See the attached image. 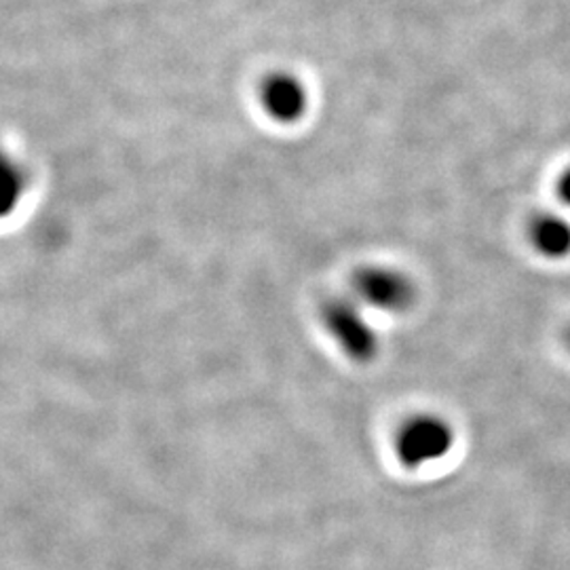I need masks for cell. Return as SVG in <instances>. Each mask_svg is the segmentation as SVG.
Wrapping results in <instances>:
<instances>
[{
  "label": "cell",
  "instance_id": "obj_1",
  "mask_svg": "<svg viewBox=\"0 0 570 570\" xmlns=\"http://www.w3.org/2000/svg\"><path fill=\"white\" fill-rule=\"evenodd\" d=\"M456 442V431L446 416L435 412L410 414L393 435L397 461L406 469H421L446 459Z\"/></svg>",
  "mask_w": 570,
  "mask_h": 570
},
{
  "label": "cell",
  "instance_id": "obj_2",
  "mask_svg": "<svg viewBox=\"0 0 570 570\" xmlns=\"http://www.w3.org/2000/svg\"><path fill=\"white\" fill-rule=\"evenodd\" d=\"M322 322L327 334L346 357L355 364H370L381 353V338L374 324L367 320L364 306L353 296L330 298L322 308Z\"/></svg>",
  "mask_w": 570,
  "mask_h": 570
},
{
  "label": "cell",
  "instance_id": "obj_3",
  "mask_svg": "<svg viewBox=\"0 0 570 570\" xmlns=\"http://www.w3.org/2000/svg\"><path fill=\"white\" fill-rule=\"evenodd\" d=\"M353 298L387 315L407 313L419 301V287L406 271L395 266L367 265L353 275Z\"/></svg>",
  "mask_w": 570,
  "mask_h": 570
},
{
  "label": "cell",
  "instance_id": "obj_4",
  "mask_svg": "<svg viewBox=\"0 0 570 570\" xmlns=\"http://www.w3.org/2000/svg\"><path fill=\"white\" fill-rule=\"evenodd\" d=\"M258 102L271 121L294 125L305 119L308 110V89L294 72H268L258 85Z\"/></svg>",
  "mask_w": 570,
  "mask_h": 570
},
{
  "label": "cell",
  "instance_id": "obj_5",
  "mask_svg": "<svg viewBox=\"0 0 570 570\" xmlns=\"http://www.w3.org/2000/svg\"><path fill=\"white\" fill-rule=\"evenodd\" d=\"M527 239L537 256L550 263L570 258V216L560 212H539L527 225Z\"/></svg>",
  "mask_w": 570,
  "mask_h": 570
},
{
  "label": "cell",
  "instance_id": "obj_6",
  "mask_svg": "<svg viewBox=\"0 0 570 570\" xmlns=\"http://www.w3.org/2000/svg\"><path fill=\"white\" fill-rule=\"evenodd\" d=\"M23 188L26 178L21 174L20 165L0 153V218L9 216L18 207Z\"/></svg>",
  "mask_w": 570,
  "mask_h": 570
},
{
  "label": "cell",
  "instance_id": "obj_7",
  "mask_svg": "<svg viewBox=\"0 0 570 570\" xmlns=\"http://www.w3.org/2000/svg\"><path fill=\"white\" fill-rule=\"evenodd\" d=\"M556 197L570 212V165L556 180Z\"/></svg>",
  "mask_w": 570,
  "mask_h": 570
},
{
  "label": "cell",
  "instance_id": "obj_8",
  "mask_svg": "<svg viewBox=\"0 0 570 570\" xmlns=\"http://www.w3.org/2000/svg\"><path fill=\"white\" fill-rule=\"evenodd\" d=\"M564 345H567V348H569L570 353V327L567 330V334H564Z\"/></svg>",
  "mask_w": 570,
  "mask_h": 570
}]
</instances>
